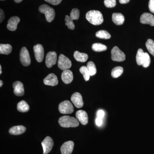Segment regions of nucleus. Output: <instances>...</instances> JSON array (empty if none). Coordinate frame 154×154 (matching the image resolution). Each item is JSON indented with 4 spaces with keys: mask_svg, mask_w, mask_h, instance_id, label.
Segmentation results:
<instances>
[{
    "mask_svg": "<svg viewBox=\"0 0 154 154\" xmlns=\"http://www.w3.org/2000/svg\"><path fill=\"white\" fill-rule=\"evenodd\" d=\"M86 18L88 22L94 25H101L104 21L102 13L95 10L88 12L86 14Z\"/></svg>",
    "mask_w": 154,
    "mask_h": 154,
    "instance_id": "1",
    "label": "nucleus"
},
{
    "mask_svg": "<svg viewBox=\"0 0 154 154\" xmlns=\"http://www.w3.org/2000/svg\"><path fill=\"white\" fill-rule=\"evenodd\" d=\"M58 122L60 125L63 128H74L79 125V121L76 119L68 116L60 117Z\"/></svg>",
    "mask_w": 154,
    "mask_h": 154,
    "instance_id": "2",
    "label": "nucleus"
},
{
    "mask_svg": "<svg viewBox=\"0 0 154 154\" xmlns=\"http://www.w3.org/2000/svg\"><path fill=\"white\" fill-rule=\"evenodd\" d=\"M38 11L42 14L45 15L48 22H51L54 19L55 16V11L54 9L48 5H42L38 8Z\"/></svg>",
    "mask_w": 154,
    "mask_h": 154,
    "instance_id": "3",
    "label": "nucleus"
},
{
    "mask_svg": "<svg viewBox=\"0 0 154 154\" xmlns=\"http://www.w3.org/2000/svg\"><path fill=\"white\" fill-rule=\"evenodd\" d=\"M74 109L73 106L68 100L61 102L59 105V110L62 114H70L73 112Z\"/></svg>",
    "mask_w": 154,
    "mask_h": 154,
    "instance_id": "4",
    "label": "nucleus"
},
{
    "mask_svg": "<svg viewBox=\"0 0 154 154\" xmlns=\"http://www.w3.org/2000/svg\"><path fill=\"white\" fill-rule=\"evenodd\" d=\"M57 64L58 67L63 71L68 69L72 66L71 60L63 54H61L59 56Z\"/></svg>",
    "mask_w": 154,
    "mask_h": 154,
    "instance_id": "5",
    "label": "nucleus"
},
{
    "mask_svg": "<svg viewBox=\"0 0 154 154\" xmlns=\"http://www.w3.org/2000/svg\"><path fill=\"white\" fill-rule=\"evenodd\" d=\"M111 59L114 61L122 62L125 60V55L124 53L117 46H114L112 49Z\"/></svg>",
    "mask_w": 154,
    "mask_h": 154,
    "instance_id": "6",
    "label": "nucleus"
},
{
    "mask_svg": "<svg viewBox=\"0 0 154 154\" xmlns=\"http://www.w3.org/2000/svg\"><path fill=\"white\" fill-rule=\"evenodd\" d=\"M20 60L22 65L28 66L31 63L30 54L26 48L22 47L20 52Z\"/></svg>",
    "mask_w": 154,
    "mask_h": 154,
    "instance_id": "7",
    "label": "nucleus"
},
{
    "mask_svg": "<svg viewBox=\"0 0 154 154\" xmlns=\"http://www.w3.org/2000/svg\"><path fill=\"white\" fill-rule=\"evenodd\" d=\"M33 51L35 58L38 62L40 63L43 60L44 56V51L43 46L41 44H37L33 47Z\"/></svg>",
    "mask_w": 154,
    "mask_h": 154,
    "instance_id": "8",
    "label": "nucleus"
},
{
    "mask_svg": "<svg viewBox=\"0 0 154 154\" xmlns=\"http://www.w3.org/2000/svg\"><path fill=\"white\" fill-rule=\"evenodd\" d=\"M57 60V54L55 51H50L48 53L45 58V64L48 68L52 67L56 63Z\"/></svg>",
    "mask_w": 154,
    "mask_h": 154,
    "instance_id": "9",
    "label": "nucleus"
},
{
    "mask_svg": "<svg viewBox=\"0 0 154 154\" xmlns=\"http://www.w3.org/2000/svg\"><path fill=\"white\" fill-rule=\"evenodd\" d=\"M43 154H47L51 152L54 146L53 140L50 137H46L42 142Z\"/></svg>",
    "mask_w": 154,
    "mask_h": 154,
    "instance_id": "10",
    "label": "nucleus"
},
{
    "mask_svg": "<svg viewBox=\"0 0 154 154\" xmlns=\"http://www.w3.org/2000/svg\"><path fill=\"white\" fill-rule=\"evenodd\" d=\"M72 102L77 108H81L84 105L82 97L80 93L76 92L73 94L71 98Z\"/></svg>",
    "mask_w": 154,
    "mask_h": 154,
    "instance_id": "11",
    "label": "nucleus"
},
{
    "mask_svg": "<svg viewBox=\"0 0 154 154\" xmlns=\"http://www.w3.org/2000/svg\"><path fill=\"white\" fill-rule=\"evenodd\" d=\"M140 22L143 24L154 26V16L149 13H144L141 16Z\"/></svg>",
    "mask_w": 154,
    "mask_h": 154,
    "instance_id": "12",
    "label": "nucleus"
},
{
    "mask_svg": "<svg viewBox=\"0 0 154 154\" xmlns=\"http://www.w3.org/2000/svg\"><path fill=\"white\" fill-rule=\"evenodd\" d=\"M74 147V143L72 141H68L64 143L61 147L62 154H71Z\"/></svg>",
    "mask_w": 154,
    "mask_h": 154,
    "instance_id": "13",
    "label": "nucleus"
},
{
    "mask_svg": "<svg viewBox=\"0 0 154 154\" xmlns=\"http://www.w3.org/2000/svg\"><path fill=\"white\" fill-rule=\"evenodd\" d=\"M14 88V93L15 95L18 96H23L25 93L24 86L22 82L19 81L14 82L13 85Z\"/></svg>",
    "mask_w": 154,
    "mask_h": 154,
    "instance_id": "14",
    "label": "nucleus"
},
{
    "mask_svg": "<svg viewBox=\"0 0 154 154\" xmlns=\"http://www.w3.org/2000/svg\"><path fill=\"white\" fill-rule=\"evenodd\" d=\"M43 82L46 85L55 86L58 83L57 78L55 74L51 73L48 75L43 80Z\"/></svg>",
    "mask_w": 154,
    "mask_h": 154,
    "instance_id": "15",
    "label": "nucleus"
},
{
    "mask_svg": "<svg viewBox=\"0 0 154 154\" xmlns=\"http://www.w3.org/2000/svg\"><path fill=\"white\" fill-rule=\"evenodd\" d=\"M20 19L18 17H11L8 21L7 28L11 31H15L17 29V25L20 22Z\"/></svg>",
    "mask_w": 154,
    "mask_h": 154,
    "instance_id": "16",
    "label": "nucleus"
},
{
    "mask_svg": "<svg viewBox=\"0 0 154 154\" xmlns=\"http://www.w3.org/2000/svg\"><path fill=\"white\" fill-rule=\"evenodd\" d=\"M76 117L77 119L83 125L88 124V117L86 111L83 110H78L76 113Z\"/></svg>",
    "mask_w": 154,
    "mask_h": 154,
    "instance_id": "17",
    "label": "nucleus"
},
{
    "mask_svg": "<svg viewBox=\"0 0 154 154\" xmlns=\"http://www.w3.org/2000/svg\"><path fill=\"white\" fill-rule=\"evenodd\" d=\"M61 79L65 84H69L73 79V75L71 71L67 69L63 71L61 75Z\"/></svg>",
    "mask_w": 154,
    "mask_h": 154,
    "instance_id": "18",
    "label": "nucleus"
},
{
    "mask_svg": "<svg viewBox=\"0 0 154 154\" xmlns=\"http://www.w3.org/2000/svg\"><path fill=\"white\" fill-rule=\"evenodd\" d=\"M26 128L25 126L22 125H18L11 127L9 130L10 134L12 135H20L24 133L26 131Z\"/></svg>",
    "mask_w": 154,
    "mask_h": 154,
    "instance_id": "19",
    "label": "nucleus"
},
{
    "mask_svg": "<svg viewBox=\"0 0 154 154\" xmlns=\"http://www.w3.org/2000/svg\"><path fill=\"white\" fill-rule=\"evenodd\" d=\"M112 18L113 22L116 25H122L125 21L124 16L120 13H113Z\"/></svg>",
    "mask_w": 154,
    "mask_h": 154,
    "instance_id": "20",
    "label": "nucleus"
},
{
    "mask_svg": "<svg viewBox=\"0 0 154 154\" xmlns=\"http://www.w3.org/2000/svg\"><path fill=\"white\" fill-rule=\"evenodd\" d=\"M74 57L75 59L78 61L85 62L88 60V56L85 53H81L76 51L74 53Z\"/></svg>",
    "mask_w": 154,
    "mask_h": 154,
    "instance_id": "21",
    "label": "nucleus"
},
{
    "mask_svg": "<svg viewBox=\"0 0 154 154\" xmlns=\"http://www.w3.org/2000/svg\"><path fill=\"white\" fill-rule=\"evenodd\" d=\"M29 109H30V107L29 105L24 100L19 102L17 104V110L19 112L25 113L29 111Z\"/></svg>",
    "mask_w": 154,
    "mask_h": 154,
    "instance_id": "22",
    "label": "nucleus"
},
{
    "mask_svg": "<svg viewBox=\"0 0 154 154\" xmlns=\"http://www.w3.org/2000/svg\"><path fill=\"white\" fill-rule=\"evenodd\" d=\"M12 51V46L10 44L0 45V54H10Z\"/></svg>",
    "mask_w": 154,
    "mask_h": 154,
    "instance_id": "23",
    "label": "nucleus"
},
{
    "mask_svg": "<svg viewBox=\"0 0 154 154\" xmlns=\"http://www.w3.org/2000/svg\"><path fill=\"white\" fill-rule=\"evenodd\" d=\"M92 48L94 51L101 52L106 51L107 49V47L105 45L99 43H95L92 45Z\"/></svg>",
    "mask_w": 154,
    "mask_h": 154,
    "instance_id": "24",
    "label": "nucleus"
},
{
    "mask_svg": "<svg viewBox=\"0 0 154 154\" xmlns=\"http://www.w3.org/2000/svg\"><path fill=\"white\" fill-rule=\"evenodd\" d=\"M144 54L143 49L140 48L138 50L136 55V61L138 65H142Z\"/></svg>",
    "mask_w": 154,
    "mask_h": 154,
    "instance_id": "25",
    "label": "nucleus"
},
{
    "mask_svg": "<svg viewBox=\"0 0 154 154\" xmlns=\"http://www.w3.org/2000/svg\"><path fill=\"white\" fill-rule=\"evenodd\" d=\"M123 69L121 66L114 68L111 71V76L113 78H117L123 73Z\"/></svg>",
    "mask_w": 154,
    "mask_h": 154,
    "instance_id": "26",
    "label": "nucleus"
},
{
    "mask_svg": "<svg viewBox=\"0 0 154 154\" xmlns=\"http://www.w3.org/2000/svg\"><path fill=\"white\" fill-rule=\"evenodd\" d=\"M96 37L103 39H109L111 37L110 33L105 30H100L96 32Z\"/></svg>",
    "mask_w": 154,
    "mask_h": 154,
    "instance_id": "27",
    "label": "nucleus"
},
{
    "mask_svg": "<svg viewBox=\"0 0 154 154\" xmlns=\"http://www.w3.org/2000/svg\"><path fill=\"white\" fill-rule=\"evenodd\" d=\"M80 72L83 75V77L85 81H89L91 75H90V72L88 70L87 67L85 66L81 67L80 69Z\"/></svg>",
    "mask_w": 154,
    "mask_h": 154,
    "instance_id": "28",
    "label": "nucleus"
},
{
    "mask_svg": "<svg viewBox=\"0 0 154 154\" xmlns=\"http://www.w3.org/2000/svg\"><path fill=\"white\" fill-rule=\"evenodd\" d=\"M146 46L149 52L154 57V42L151 39H148Z\"/></svg>",
    "mask_w": 154,
    "mask_h": 154,
    "instance_id": "29",
    "label": "nucleus"
},
{
    "mask_svg": "<svg viewBox=\"0 0 154 154\" xmlns=\"http://www.w3.org/2000/svg\"><path fill=\"white\" fill-rule=\"evenodd\" d=\"M87 67L90 72L91 76H93L96 74L97 70L96 66L93 62L89 61L87 64Z\"/></svg>",
    "mask_w": 154,
    "mask_h": 154,
    "instance_id": "30",
    "label": "nucleus"
},
{
    "mask_svg": "<svg viewBox=\"0 0 154 154\" xmlns=\"http://www.w3.org/2000/svg\"><path fill=\"white\" fill-rule=\"evenodd\" d=\"M65 21L66 22V25L67 26L69 29H71V30H74L75 29L74 24L73 22V20L71 19L70 17L67 16V15L66 16Z\"/></svg>",
    "mask_w": 154,
    "mask_h": 154,
    "instance_id": "31",
    "label": "nucleus"
},
{
    "mask_svg": "<svg viewBox=\"0 0 154 154\" xmlns=\"http://www.w3.org/2000/svg\"><path fill=\"white\" fill-rule=\"evenodd\" d=\"M80 11L79 9L77 8L73 9L70 13L71 19L73 21L74 20H78L79 18Z\"/></svg>",
    "mask_w": 154,
    "mask_h": 154,
    "instance_id": "32",
    "label": "nucleus"
},
{
    "mask_svg": "<svg viewBox=\"0 0 154 154\" xmlns=\"http://www.w3.org/2000/svg\"><path fill=\"white\" fill-rule=\"evenodd\" d=\"M151 60L149 55L147 53H145L142 66L143 67L147 68L150 64Z\"/></svg>",
    "mask_w": 154,
    "mask_h": 154,
    "instance_id": "33",
    "label": "nucleus"
},
{
    "mask_svg": "<svg viewBox=\"0 0 154 154\" xmlns=\"http://www.w3.org/2000/svg\"><path fill=\"white\" fill-rule=\"evenodd\" d=\"M104 5L107 8H113L116 5V0H105Z\"/></svg>",
    "mask_w": 154,
    "mask_h": 154,
    "instance_id": "34",
    "label": "nucleus"
},
{
    "mask_svg": "<svg viewBox=\"0 0 154 154\" xmlns=\"http://www.w3.org/2000/svg\"><path fill=\"white\" fill-rule=\"evenodd\" d=\"M45 1L54 5H57L61 2L62 0H45Z\"/></svg>",
    "mask_w": 154,
    "mask_h": 154,
    "instance_id": "35",
    "label": "nucleus"
},
{
    "mask_svg": "<svg viewBox=\"0 0 154 154\" xmlns=\"http://www.w3.org/2000/svg\"><path fill=\"white\" fill-rule=\"evenodd\" d=\"M149 8L151 13L154 14V0H149Z\"/></svg>",
    "mask_w": 154,
    "mask_h": 154,
    "instance_id": "36",
    "label": "nucleus"
},
{
    "mask_svg": "<svg viewBox=\"0 0 154 154\" xmlns=\"http://www.w3.org/2000/svg\"><path fill=\"white\" fill-rule=\"evenodd\" d=\"M105 112L103 110H100L97 112V117L102 119L105 116Z\"/></svg>",
    "mask_w": 154,
    "mask_h": 154,
    "instance_id": "37",
    "label": "nucleus"
},
{
    "mask_svg": "<svg viewBox=\"0 0 154 154\" xmlns=\"http://www.w3.org/2000/svg\"><path fill=\"white\" fill-rule=\"evenodd\" d=\"M103 121H102V119L97 117L96 119V123L97 126H101L102 125Z\"/></svg>",
    "mask_w": 154,
    "mask_h": 154,
    "instance_id": "38",
    "label": "nucleus"
},
{
    "mask_svg": "<svg viewBox=\"0 0 154 154\" xmlns=\"http://www.w3.org/2000/svg\"><path fill=\"white\" fill-rule=\"evenodd\" d=\"M5 18V14L2 10H0V22L2 23Z\"/></svg>",
    "mask_w": 154,
    "mask_h": 154,
    "instance_id": "39",
    "label": "nucleus"
},
{
    "mask_svg": "<svg viewBox=\"0 0 154 154\" xmlns=\"http://www.w3.org/2000/svg\"><path fill=\"white\" fill-rule=\"evenodd\" d=\"M130 2V0H119V2L120 4H127Z\"/></svg>",
    "mask_w": 154,
    "mask_h": 154,
    "instance_id": "40",
    "label": "nucleus"
},
{
    "mask_svg": "<svg viewBox=\"0 0 154 154\" xmlns=\"http://www.w3.org/2000/svg\"><path fill=\"white\" fill-rule=\"evenodd\" d=\"M14 2L17 3H19L21 2L23 0H14Z\"/></svg>",
    "mask_w": 154,
    "mask_h": 154,
    "instance_id": "41",
    "label": "nucleus"
},
{
    "mask_svg": "<svg viewBox=\"0 0 154 154\" xmlns=\"http://www.w3.org/2000/svg\"><path fill=\"white\" fill-rule=\"evenodd\" d=\"M3 85V82L2 81V80H1L0 81V87H2V86Z\"/></svg>",
    "mask_w": 154,
    "mask_h": 154,
    "instance_id": "42",
    "label": "nucleus"
},
{
    "mask_svg": "<svg viewBox=\"0 0 154 154\" xmlns=\"http://www.w3.org/2000/svg\"><path fill=\"white\" fill-rule=\"evenodd\" d=\"M2 66H0V74H2Z\"/></svg>",
    "mask_w": 154,
    "mask_h": 154,
    "instance_id": "43",
    "label": "nucleus"
},
{
    "mask_svg": "<svg viewBox=\"0 0 154 154\" xmlns=\"http://www.w3.org/2000/svg\"><path fill=\"white\" fill-rule=\"evenodd\" d=\"M1 1H5V0H1Z\"/></svg>",
    "mask_w": 154,
    "mask_h": 154,
    "instance_id": "44",
    "label": "nucleus"
}]
</instances>
